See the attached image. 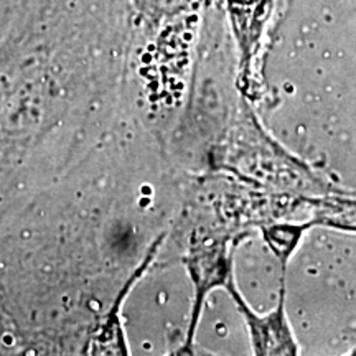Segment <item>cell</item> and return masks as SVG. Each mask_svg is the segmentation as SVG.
Wrapping results in <instances>:
<instances>
[{"instance_id": "cell-1", "label": "cell", "mask_w": 356, "mask_h": 356, "mask_svg": "<svg viewBox=\"0 0 356 356\" xmlns=\"http://www.w3.org/2000/svg\"><path fill=\"white\" fill-rule=\"evenodd\" d=\"M249 327L252 328L256 353H296V345L292 343V337L284 320L282 304L279 310L266 318H257L249 312H244Z\"/></svg>"}]
</instances>
